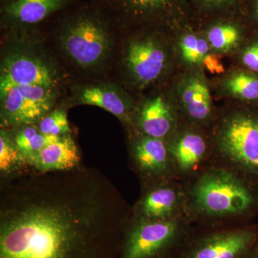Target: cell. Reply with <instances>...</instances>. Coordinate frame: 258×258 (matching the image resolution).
I'll use <instances>...</instances> for the list:
<instances>
[{
  "label": "cell",
  "mask_w": 258,
  "mask_h": 258,
  "mask_svg": "<svg viewBox=\"0 0 258 258\" xmlns=\"http://www.w3.org/2000/svg\"><path fill=\"white\" fill-rule=\"evenodd\" d=\"M128 212L93 168L2 178L0 258H119Z\"/></svg>",
  "instance_id": "1"
},
{
  "label": "cell",
  "mask_w": 258,
  "mask_h": 258,
  "mask_svg": "<svg viewBox=\"0 0 258 258\" xmlns=\"http://www.w3.org/2000/svg\"><path fill=\"white\" fill-rule=\"evenodd\" d=\"M191 195L199 211L212 217L242 215L256 201L248 185L225 169H214L203 174Z\"/></svg>",
  "instance_id": "2"
},
{
  "label": "cell",
  "mask_w": 258,
  "mask_h": 258,
  "mask_svg": "<svg viewBox=\"0 0 258 258\" xmlns=\"http://www.w3.org/2000/svg\"><path fill=\"white\" fill-rule=\"evenodd\" d=\"M61 48L76 66L85 69L101 67L109 58L113 40L106 27L94 18H81L64 29Z\"/></svg>",
  "instance_id": "3"
},
{
  "label": "cell",
  "mask_w": 258,
  "mask_h": 258,
  "mask_svg": "<svg viewBox=\"0 0 258 258\" xmlns=\"http://www.w3.org/2000/svg\"><path fill=\"white\" fill-rule=\"evenodd\" d=\"M181 235V225L174 219H142L127 228L119 258H166Z\"/></svg>",
  "instance_id": "4"
},
{
  "label": "cell",
  "mask_w": 258,
  "mask_h": 258,
  "mask_svg": "<svg viewBox=\"0 0 258 258\" xmlns=\"http://www.w3.org/2000/svg\"><path fill=\"white\" fill-rule=\"evenodd\" d=\"M56 97L57 86L45 85H20L0 93L2 127L35 124L50 112Z\"/></svg>",
  "instance_id": "5"
},
{
  "label": "cell",
  "mask_w": 258,
  "mask_h": 258,
  "mask_svg": "<svg viewBox=\"0 0 258 258\" xmlns=\"http://www.w3.org/2000/svg\"><path fill=\"white\" fill-rule=\"evenodd\" d=\"M219 146L229 161L258 176V115L241 113L230 118L220 133Z\"/></svg>",
  "instance_id": "6"
},
{
  "label": "cell",
  "mask_w": 258,
  "mask_h": 258,
  "mask_svg": "<svg viewBox=\"0 0 258 258\" xmlns=\"http://www.w3.org/2000/svg\"><path fill=\"white\" fill-rule=\"evenodd\" d=\"M55 66L34 51L18 49L3 59L0 73V93L20 85L57 86Z\"/></svg>",
  "instance_id": "7"
},
{
  "label": "cell",
  "mask_w": 258,
  "mask_h": 258,
  "mask_svg": "<svg viewBox=\"0 0 258 258\" xmlns=\"http://www.w3.org/2000/svg\"><path fill=\"white\" fill-rule=\"evenodd\" d=\"M257 240V232L252 229L215 232L197 240L179 258L251 257Z\"/></svg>",
  "instance_id": "8"
},
{
  "label": "cell",
  "mask_w": 258,
  "mask_h": 258,
  "mask_svg": "<svg viewBox=\"0 0 258 258\" xmlns=\"http://www.w3.org/2000/svg\"><path fill=\"white\" fill-rule=\"evenodd\" d=\"M164 49L149 37L133 40L127 46L125 64L134 81L147 86L159 79L165 67Z\"/></svg>",
  "instance_id": "9"
},
{
  "label": "cell",
  "mask_w": 258,
  "mask_h": 258,
  "mask_svg": "<svg viewBox=\"0 0 258 258\" xmlns=\"http://www.w3.org/2000/svg\"><path fill=\"white\" fill-rule=\"evenodd\" d=\"M27 162L32 169L40 172L71 170L80 166L81 156L74 139L69 134L48 144Z\"/></svg>",
  "instance_id": "10"
},
{
  "label": "cell",
  "mask_w": 258,
  "mask_h": 258,
  "mask_svg": "<svg viewBox=\"0 0 258 258\" xmlns=\"http://www.w3.org/2000/svg\"><path fill=\"white\" fill-rule=\"evenodd\" d=\"M77 98L81 104L100 107L122 119H125L130 111V102L125 93L108 83L84 86L78 92Z\"/></svg>",
  "instance_id": "11"
},
{
  "label": "cell",
  "mask_w": 258,
  "mask_h": 258,
  "mask_svg": "<svg viewBox=\"0 0 258 258\" xmlns=\"http://www.w3.org/2000/svg\"><path fill=\"white\" fill-rule=\"evenodd\" d=\"M133 155L139 169L148 176L164 175L171 161L169 148L164 141L148 136L134 144Z\"/></svg>",
  "instance_id": "12"
},
{
  "label": "cell",
  "mask_w": 258,
  "mask_h": 258,
  "mask_svg": "<svg viewBox=\"0 0 258 258\" xmlns=\"http://www.w3.org/2000/svg\"><path fill=\"white\" fill-rule=\"evenodd\" d=\"M171 159L180 172L189 174L196 169L205 159L207 144L205 139L195 133H185L169 148Z\"/></svg>",
  "instance_id": "13"
},
{
  "label": "cell",
  "mask_w": 258,
  "mask_h": 258,
  "mask_svg": "<svg viewBox=\"0 0 258 258\" xmlns=\"http://www.w3.org/2000/svg\"><path fill=\"white\" fill-rule=\"evenodd\" d=\"M180 201L181 195L175 188L160 186L142 199L139 212L146 220H169L177 211Z\"/></svg>",
  "instance_id": "14"
},
{
  "label": "cell",
  "mask_w": 258,
  "mask_h": 258,
  "mask_svg": "<svg viewBox=\"0 0 258 258\" xmlns=\"http://www.w3.org/2000/svg\"><path fill=\"white\" fill-rule=\"evenodd\" d=\"M139 123L146 136L162 139L170 133L174 117L164 98L157 96L145 103L139 114Z\"/></svg>",
  "instance_id": "15"
},
{
  "label": "cell",
  "mask_w": 258,
  "mask_h": 258,
  "mask_svg": "<svg viewBox=\"0 0 258 258\" xmlns=\"http://www.w3.org/2000/svg\"><path fill=\"white\" fill-rule=\"evenodd\" d=\"M64 0H15L7 8L10 17L20 23H37L57 11Z\"/></svg>",
  "instance_id": "16"
},
{
  "label": "cell",
  "mask_w": 258,
  "mask_h": 258,
  "mask_svg": "<svg viewBox=\"0 0 258 258\" xmlns=\"http://www.w3.org/2000/svg\"><path fill=\"white\" fill-rule=\"evenodd\" d=\"M182 102L188 114L193 119L206 120L211 113V98L207 85L201 80H190L184 86Z\"/></svg>",
  "instance_id": "17"
},
{
  "label": "cell",
  "mask_w": 258,
  "mask_h": 258,
  "mask_svg": "<svg viewBox=\"0 0 258 258\" xmlns=\"http://www.w3.org/2000/svg\"><path fill=\"white\" fill-rule=\"evenodd\" d=\"M30 167L15 143L14 139L4 128L0 132V172L2 178L15 175Z\"/></svg>",
  "instance_id": "18"
},
{
  "label": "cell",
  "mask_w": 258,
  "mask_h": 258,
  "mask_svg": "<svg viewBox=\"0 0 258 258\" xmlns=\"http://www.w3.org/2000/svg\"><path fill=\"white\" fill-rule=\"evenodd\" d=\"M61 137L45 135L41 133L38 127L25 125H22L13 139L19 150L27 161L41 152L48 144L58 140Z\"/></svg>",
  "instance_id": "19"
},
{
  "label": "cell",
  "mask_w": 258,
  "mask_h": 258,
  "mask_svg": "<svg viewBox=\"0 0 258 258\" xmlns=\"http://www.w3.org/2000/svg\"><path fill=\"white\" fill-rule=\"evenodd\" d=\"M227 90L235 97L247 101H258V76L240 72L227 81Z\"/></svg>",
  "instance_id": "20"
},
{
  "label": "cell",
  "mask_w": 258,
  "mask_h": 258,
  "mask_svg": "<svg viewBox=\"0 0 258 258\" xmlns=\"http://www.w3.org/2000/svg\"><path fill=\"white\" fill-rule=\"evenodd\" d=\"M208 41L216 50H228L240 40V30L232 24L220 23L214 25L208 32Z\"/></svg>",
  "instance_id": "21"
},
{
  "label": "cell",
  "mask_w": 258,
  "mask_h": 258,
  "mask_svg": "<svg viewBox=\"0 0 258 258\" xmlns=\"http://www.w3.org/2000/svg\"><path fill=\"white\" fill-rule=\"evenodd\" d=\"M180 47L184 60L193 64L203 62L210 49L206 40L192 34H187L182 37Z\"/></svg>",
  "instance_id": "22"
},
{
  "label": "cell",
  "mask_w": 258,
  "mask_h": 258,
  "mask_svg": "<svg viewBox=\"0 0 258 258\" xmlns=\"http://www.w3.org/2000/svg\"><path fill=\"white\" fill-rule=\"evenodd\" d=\"M39 130L45 135L61 137L71 133L67 113L55 110L47 113L39 121Z\"/></svg>",
  "instance_id": "23"
},
{
  "label": "cell",
  "mask_w": 258,
  "mask_h": 258,
  "mask_svg": "<svg viewBox=\"0 0 258 258\" xmlns=\"http://www.w3.org/2000/svg\"><path fill=\"white\" fill-rule=\"evenodd\" d=\"M174 0H128L129 4L140 12H153L163 9L173 3Z\"/></svg>",
  "instance_id": "24"
},
{
  "label": "cell",
  "mask_w": 258,
  "mask_h": 258,
  "mask_svg": "<svg viewBox=\"0 0 258 258\" xmlns=\"http://www.w3.org/2000/svg\"><path fill=\"white\" fill-rule=\"evenodd\" d=\"M242 60L249 71L258 74V41L250 44L244 50Z\"/></svg>",
  "instance_id": "25"
},
{
  "label": "cell",
  "mask_w": 258,
  "mask_h": 258,
  "mask_svg": "<svg viewBox=\"0 0 258 258\" xmlns=\"http://www.w3.org/2000/svg\"><path fill=\"white\" fill-rule=\"evenodd\" d=\"M207 69L212 73V74H221L224 71V67L220 60L217 58L215 56L208 55L203 61Z\"/></svg>",
  "instance_id": "26"
},
{
  "label": "cell",
  "mask_w": 258,
  "mask_h": 258,
  "mask_svg": "<svg viewBox=\"0 0 258 258\" xmlns=\"http://www.w3.org/2000/svg\"><path fill=\"white\" fill-rule=\"evenodd\" d=\"M233 1L235 0H200L204 6L210 9L227 6Z\"/></svg>",
  "instance_id": "27"
},
{
  "label": "cell",
  "mask_w": 258,
  "mask_h": 258,
  "mask_svg": "<svg viewBox=\"0 0 258 258\" xmlns=\"http://www.w3.org/2000/svg\"><path fill=\"white\" fill-rule=\"evenodd\" d=\"M252 16L254 21L258 24V0L252 1Z\"/></svg>",
  "instance_id": "28"
},
{
  "label": "cell",
  "mask_w": 258,
  "mask_h": 258,
  "mask_svg": "<svg viewBox=\"0 0 258 258\" xmlns=\"http://www.w3.org/2000/svg\"><path fill=\"white\" fill-rule=\"evenodd\" d=\"M251 258H258V244L257 245L255 244V247H254Z\"/></svg>",
  "instance_id": "29"
}]
</instances>
